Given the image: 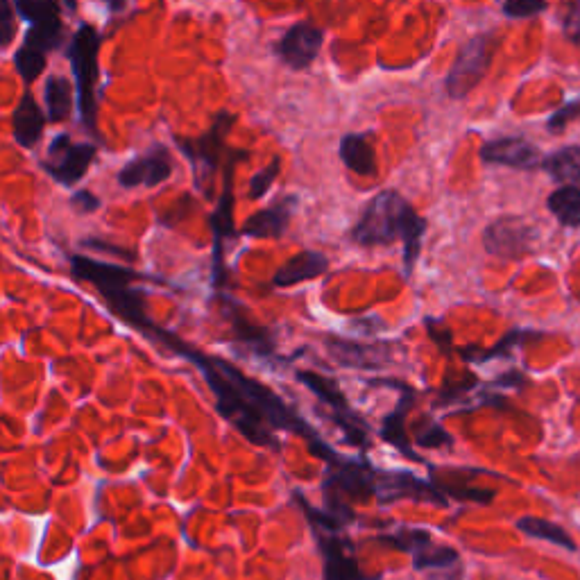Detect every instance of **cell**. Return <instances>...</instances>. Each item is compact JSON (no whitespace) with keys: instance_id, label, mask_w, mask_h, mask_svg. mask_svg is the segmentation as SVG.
I'll list each match as a JSON object with an SVG mask.
<instances>
[{"instance_id":"cell-35","label":"cell","mask_w":580,"mask_h":580,"mask_svg":"<svg viewBox=\"0 0 580 580\" xmlns=\"http://www.w3.org/2000/svg\"><path fill=\"white\" fill-rule=\"evenodd\" d=\"M431 580H460V567H447V569H435L431 574Z\"/></svg>"},{"instance_id":"cell-18","label":"cell","mask_w":580,"mask_h":580,"mask_svg":"<svg viewBox=\"0 0 580 580\" xmlns=\"http://www.w3.org/2000/svg\"><path fill=\"white\" fill-rule=\"evenodd\" d=\"M515 526H517V531H522L528 537H535V540H544L567 551H576V542L571 540V535L562 526L549 522V519L528 515V517L517 519Z\"/></svg>"},{"instance_id":"cell-2","label":"cell","mask_w":580,"mask_h":580,"mask_svg":"<svg viewBox=\"0 0 580 580\" xmlns=\"http://www.w3.org/2000/svg\"><path fill=\"white\" fill-rule=\"evenodd\" d=\"M98 53L100 34L93 25H80L73 34L68 59L75 75L78 91V109L82 123L89 132H96V84H98Z\"/></svg>"},{"instance_id":"cell-32","label":"cell","mask_w":580,"mask_h":580,"mask_svg":"<svg viewBox=\"0 0 580 580\" xmlns=\"http://www.w3.org/2000/svg\"><path fill=\"white\" fill-rule=\"evenodd\" d=\"M352 329H356L358 334L363 336H377L379 331H386L388 324L383 322L377 315H372V318H358L352 322Z\"/></svg>"},{"instance_id":"cell-11","label":"cell","mask_w":580,"mask_h":580,"mask_svg":"<svg viewBox=\"0 0 580 580\" xmlns=\"http://www.w3.org/2000/svg\"><path fill=\"white\" fill-rule=\"evenodd\" d=\"M295 209H297V198H295V195H288V198L279 200L277 204H272V207L263 209L259 213H254V216L245 223L243 234L252 236V238H279V236H284Z\"/></svg>"},{"instance_id":"cell-5","label":"cell","mask_w":580,"mask_h":580,"mask_svg":"<svg viewBox=\"0 0 580 580\" xmlns=\"http://www.w3.org/2000/svg\"><path fill=\"white\" fill-rule=\"evenodd\" d=\"M537 232L533 225L517 216H503L485 227L483 247L492 257L503 261H517L533 250Z\"/></svg>"},{"instance_id":"cell-12","label":"cell","mask_w":580,"mask_h":580,"mask_svg":"<svg viewBox=\"0 0 580 580\" xmlns=\"http://www.w3.org/2000/svg\"><path fill=\"white\" fill-rule=\"evenodd\" d=\"M71 270L80 281H87L93 288L100 286H114V284H132V281L141 279L134 270L116 266V263H102L89 257H80L75 254L71 257Z\"/></svg>"},{"instance_id":"cell-27","label":"cell","mask_w":580,"mask_h":580,"mask_svg":"<svg viewBox=\"0 0 580 580\" xmlns=\"http://www.w3.org/2000/svg\"><path fill=\"white\" fill-rule=\"evenodd\" d=\"M279 168H281V161L275 159L268 168H263L261 173L252 177V182H250V198L252 200H259L270 191L272 182H275L277 175H279Z\"/></svg>"},{"instance_id":"cell-20","label":"cell","mask_w":580,"mask_h":580,"mask_svg":"<svg viewBox=\"0 0 580 580\" xmlns=\"http://www.w3.org/2000/svg\"><path fill=\"white\" fill-rule=\"evenodd\" d=\"M549 211L558 218L560 225L580 227V189L578 186H560L549 195Z\"/></svg>"},{"instance_id":"cell-22","label":"cell","mask_w":580,"mask_h":580,"mask_svg":"<svg viewBox=\"0 0 580 580\" xmlns=\"http://www.w3.org/2000/svg\"><path fill=\"white\" fill-rule=\"evenodd\" d=\"M413 556V567L420 571H431V569H447L460 565V553L451 547H435L433 542L424 544L417 551L411 553Z\"/></svg>"},{"instance_id":"cell-1","label":"cell","mask_w":580,"mask_h":580,"mask_svg":"<svg viewBox=\"0 0 580 580\" xmlns=\"http://www.w3.org/2000/svg\"><path fill=\"white\" fill-rule=\"evenodd\" d=\"M424 234L426 220L417 216L411 204L395 191H383L365 207L361 220L352 229V241L363 247H377L402 238L404 275L411 277L415 261L420 257Z\"/></svg>"},{"instance_id":"cell-13","label":"cell","mask_w":580,"mask_h":580,"mask_svg":"<svg viewBox=\"0 0 580 580\" xmlns=\"http://www.w3.org/2000/svg\"><path fill=\"white\" fill-rule=\"evenodd\" d=\"M327 268H329V259L324 257L322 252H300L275 272L272 284L279 288L302 284V281H309V279L324 275Z\"/></svg>"},{"instance_id":"cell-7","label":"cell","mask_w":580,"mask_h":580,"mask_svg":"<svg viewBox=\"0 0 580 580\" xmlns=\"http://www.w3.org/2000/svg\"><path fill=\"white\" fill-rule=\"evenodd\" d=\"M173 175V157L166 145H155L141 157L132 159L118 173V184L123 189H139V186H159Z\"/></svg>"},{"instance_id":"cell-33","label":"cell","mask_w":580,"mask_h":580,"mask_svg":"<svg viewBox=\"0 0 580 580\" xmlns=\"http://www.w3.org/2000/svg\"><path fill=\"white\" fill-rule=\"evenodd\" d=\"M71 202L80 213H93V211L100 209V200L91 191H78L73 195Z\"/></svg>"},{"instance_id":"cell-17","label":"cell","mask_w":580,"mask_h":580,"mask_svg":"<svg viewBox=\"0 0 580 580\" xmlns=\"http://www.w3.org/2000/svg\"><path fill=\"white\" fill-rule=\"evenodd\" d=\"M542 168L556 182H565L567 186H578L580 189V145H569V148L553 152L547 159H542Z\"/></svg>"},{"instance_id":"cell-30","label":"cell","mask_w":580,"mask_h":580,"mask_svg":"<svg viewBox=\"0 0 580 580\" xmlns=\"http://www.w3.org/2000/svg\"><path fill=\"white\" fill-rule=\"evenodd\" d=\"M565 34L569 41H574V44H580V0H574V3H569V10L565 14Z\"/></svg>"},{"instance_id":"cell-15","label":"cell","mask_w":580,"mask_h":580,"mask_svg":"<svg viewBox=\"0 0 580 580\" xmlns=\"http://www.w3.org/2000/svg\"><path fill=\"white\" fill-rule=\"evenodd\" d=\"M340 157L347 164L349 170H354L356 175L372 177L377 175V155L370 143L368 134H349L340 141Z\"/></svg>"},{"instance_id":"cell-8","label":"cell","mask_w":580,"mask_h":580,"mask_svg":"<svg viewBox=\"0 0 580 580\" xmlns=\"http://www.w3.org/2000/svg\"><path fill=\"white\" fill-rule=\"evenodd\" d=\"M324 343H327L331 358H334L338 365H343V368L383 370L392 363L388 345H361L354 343V340H345L338 336H329Z\"/></svg>"},{"instance_id":"cell-34","label":"cell","mask_w":580,"mask_h":580,"mask_svg":"<svg viewBox=\"0 0 580 580\" xmlns=\"http://www.w3.org/2000/svg\"><path fill=\"white\" fill-rule=\"evenodd\" d=\"M492 386H497V388H522V386H526V377H524V372L510 370V372L503 374L501 379L494 381Z\"/></svg>"},{"instance_id":"cell-9","label":"cell","mask_w":580,"mask_h":580,"mask_svg":"<svg viewBox=\"0 0 580 580\" xmlns=\"http://www.w3.org/2000/svg\"><path fill=\"white\" fill-rule=\"evenodd\" d=\"M322 46V30L315 28L313 23L304 21L297 23L290 28L284 37H281L277 46V55L281 57V62L288 64L290 68H309L313 64V59L318 57Z\"/></svg>"},{"instance_id":"cell-21","label":"cell","mask_w":580,"mask_h":580,"mask_svg":"<svg viewBox=\"0 0 580 580\" xmlns=\"http://www.w3.org/2000/svg\"><path fill=\"white\" fill-rule=\"evenodd\" d=\"M16 12L30 25H59L62 7L59 0H14Z\"/></svg>"},{"instance_id":"cell-28","label":"cell","mask_w":580,"mask_h":580,"mask_svg":"<svg viewBox=\"0 0 580 580\" xmlns=\"http://www.w3.org/2000/svg\"><path fill=\"white\" fill-rule=\"evenodd\" d=\"M16 37V19L12 0H0V48H7Z\"/></svg>"},{"instance_id":"cell-6","label":"cell","mask_w":580,"mask_h":580,"mask_svg":"<svg viewBox=\"0 0 580 580\" xmlns=\"http://www.w3.org/2000/svg\"><path fill=\"white\" fill-rule=\"evenodd\" d=\"M232 125H234V116L227 114V112H220L216 116V121H213L211 130L204 136H200V139L179 141V148H182L184 155L193 161L198 186L207 182V179L216 173L220 152H223L225 136Z\"/></svg>"},{"instance_id":"cell-16","label":"cell","mask_w":580,"mask_h":580,"mask_svg":"<svg viewBox=\"0 0 580 580\" xmlns=\"http://www.w3.org/2000/svg\"><path fill=\"white\" fill-rule=\"evenodd\" d=\"M413 397H415V392L413 388L408 386L404 390V399L399 402L397 406V411L395 413H390L386 420H383V426H381V435H383V440L390 442L392 447H397L399 451H402L404 456H408L411 460H415V463H422V458L413 454V449L411 445H408V435H406V422H404V415L408 411V406L413 404Z\"/></svg>"},{"instance_id":"cell-23","label":"cell","mask_w":580,"mask_h":580,"mask_svg":"<svg viewBox=\"0 0 580 580\" xmlns=\"http://www.w3.org/2000/svg\"><path fill=\"white\" fill-rule=\"evenodd\" d=\"M297 379H300L304 386H309L315 395H318L322 402H327L329 406H334L336 411H345L347 413V402L345 397L340 395V390L334 386V383L327 381L320 374L313 372H297Z\"/></svg>"},{"instance_id":"cell-31","label":"cell","mask_w":580,"mask_h":580,"mask_svg":"<svg viewBox=\"0 0 580 580\" xmlns=\"http://www.w3.org/2000/svg\"><path fill=\"white\" fill-rule=\"evenodd\" d=\"M417 442H420V447H442V445H451V435L447 431H442L438 424H431L429 431L417 435Z\"/></svg>"},{"instance_id":"cell-36","label":"cell","mask_w":580,"mask_h":580,"mask_svg":"<svg viewBox=\"0 0 580 580\" xmlns=\"http://www.w3.org/2000/svg\"><path fill=\"white\" fill-rule=\"evenodd\" d=\"M102 3H105V5H107V10H109V12H114V14H118V12H123V10H125L127 0H102Z\"/></svg>"},{"instance_id":"cell-3","label":"cell","mask_w":580,"mask_h":580,"mask_svg":"<svg viewBox=\"0 0 580 580\" xmlns=\"http://www.w3.org/2000/svg\"><path fill=\"white\" fill-rule=\"evenodd\" d=\"M494 50H497V39L492 34H479L460 48V55L447 78V93L451 98L467 96L483 80L492 64Z\"/></svg>"},{"instance_id":"cell-29","label":"cell","mask_w":580,"mask_h":580,"mask_svg":"<svg viewBox=\"0 0 580 580\" xmlns=\"http://www.w3.org/2000/svg\"><path fill=\"white\" fill-rule=\"evenodd\" d=\"M578 116H580V100L567 102L565 107H560L558 112L549 118V132L560 134L571 121H576Z\"/></svg>"},{"instance_id":"cell-10","label":"cell","mask_w":580,"mask_h":580,"mask_svg":"<svg viewBox=\"0 0 580 580\" xmlns=\"http://www.w3.org/2000/svg\"><path fill=\"white\" fill-rule=\"evenodd\" d=\"M481 159L485 164L510 166L519 170H535L542 166V155L531 141L519 139V136H506L485 143L481 148Z\"/></svg>"},{"instance_id":"cell-14","label":"cell","mask_w":580,"mask_h":580,"mask_svg":"<svg viewBox=\"0 0 580 580\" xmlns=\"http://www.w3.org/2000/svg\"><path fill=\"white\" fill-rule=\"evenodd\" d=\"M44 127L46 116L37 105V100H34L32 93H23L19 107L14 112V139L23 148H34L39 143L41 134H44Z\"/></svg>"},{"instance_id":"cell-25","label":"cell","mask_w":580,"mask_h":580,"mask_svg":"<svg viewBox=\"0 0 580 580\" xmlns=\"http://www.w3.org/2000/svg\"><path fill=\"white\" fill-rule=\"evenodd\" d=\"M16 68H19L25 82H34L46 71V53L23 44L16 53Z\"/></svg>"},{"instance_id":"cell-4","label":"cell","mask_w":580,"mask_h":580,"mask_svg":"<svg viewBox=\"0 0 580 580\" xmlns=\"http://www.w3.org/2000/svg\"><path fill=\"white\" fill-rule=\"evenodd\" d=\"M96 159V145L75 143L68 134H59L53 139L44 159L46 173L62 186H73L87 175L89 166Z\"/></svg>"},{"instance_id":"cell-19","label":"cell","mask_w":580,"mask_h":580,"mask_svg":"<svg viewBox=\"0 0 580 580\" xmlns=\"http://www.w3.org/2000/svg\"><path fill=\"white\" fill-rule=\"evenodd\" d=\"M44 96H46V107H48L50 121L62 123V121H66L68 116H71L73 87H71V82L62 78V75H53V78H48Z\"/></svg>"},{"instance_id":"cell-24","label":"cell","mask_w":580,"mask_h":580,"mask_svg":"<svg viewBox=\"0 0 580 580\" xmlns=\"http://www.w3.org/2000/svg\"><path fill=\"white\" fill-rule=\"evenodd\" d=\"M383 542L390 544L392 549H399V551H406V553H413L424 544L433 542L431 540V533L429 531H422V528H402V531H395L386 537H381Z\"/></svg>"},{"instance_id":"cell-26","label":"cell","mask_w":580,"mask_h":580,"mask_svg":"<svg viewBox=\"0 0 580 580\" xmlns=\"http://www.w3.org/2000/svg\"><path fill=\"white\" fill-rule=\"evenodd\" d=\"M547 10V0H506L503 3V12L510 19H528V16L542 14Z\"/></svg>"}]
</instances>
